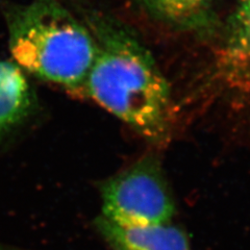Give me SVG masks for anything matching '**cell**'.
Here are the masks:
<instances>
[{"instance_id":"6","label":"cell","mask_w":250,"mask_h":250,"mask_svg":"<svg viewBox=\"0 0 250 250\" xmlns=\"http://www.w3.org/2000/svg\"><path fill=\"white\" fill-rule=\"evenodd\" d=\"M213 0H142L154 17L182 26H199Z\"/></svg>"},{"instance_id":"4","label":"cell","mask_w":250,"mask_h":250,"mask_svg":"<svg viewBox=\"0 0 250 250\" xmlns=\"http://www.w3.org/2000/svg\"><path fill=\"white\" fill-rule=\"evenodd\" d=\"M95 225L113 250H190L185 231L170 223L131 225L100 214Z\"/></svg>"},{"instance_id":"3","label":"cell","mask_w":250,"mask_h":250,"mask_svg":"<svg viewBox=\"0 0 250 250\" xmlns=\"http://www.w3.org/2000/svg\"><path fill=\"white\" fill-rule=\"evenodd\" d=\"M101 215L131 225L170 223L175 205L158 160H140L101 187Z\"/></svg>"},{"instance_id":"1","label":"cell","mask_w":250,"mask_h":250,"mask_svg":"<svg viewBox=\"0 0 250 250\" xmlns=\"http://www.w3.org/2000/svg\"><path fill=\"white\" fill-rule=\"evenodd\" d=\"M96 54L83 83L88 95L154 144L173 126L169 84L146 47L124 27L100 21L92 31Z\"/></svg>"},{"instance_id":"2","label":"cell","mask_w":250,"mask_h":250,"mask_svg":"<svg viewBox=\"0 0 250 250\" xmlns=\"http://www.w3.org/2000/svg\"><path fill=\"white\" fill-rule=\"evenodd\" d=\"M9 47L22 71L70 90L83 88L96 54L92 31L56 0H34L7 16Z\"/></svg>"},{"instance_id":"5","label":"cell","mask_w":250,"mask_h":250,"mask_svg":"<svg viewBox=\"0 0 250 250\" xmlns=\"http://www.w3.org/2000/svg\"><path fill=\"white\" fill-rule=\"evenodd\" d=\"M34 94L22 70L13 62H0V134L30 112Z\"/></svg>"},{"instance_id":"7","label":"cell","mask_w":250,"mask_h":250,"mask_svg":"<svg viewBox=\"0 0 250 250\" xmlns=\"http://www.w3.org/2000/svg\"><path fill=\"white\" fill-rule=\"evenodd\" d=\"M229 53L233 62L250 67V11H239L229 42Z\"/></svg>"},{"instance_id":"8","label":"cell","mask_w":250,"mask_h":250,"mask_svg":"<svg viewBox=\"0 0 250 250\" xmlns=\"http://www.w3.org/2000/svg\"><path fill=\"white\" fill-rule=\"evenodd\" d=\"M246 11H250V0H244V2L240 9V12H246Z\"/></svg>"}]
</instances>
